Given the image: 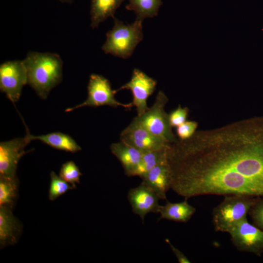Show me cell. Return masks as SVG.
<instances>
[{"label":"cell","mask_w":263,"mask_h":263,"mask_svg":"<svg viewBox=\"0 0 263 263\" xmlns=\"http://www.w3.org/2000/svg\"><path fill=\"white\" fill-rule=\"evenodd\" d=\"M170 188L204 195L263 197V115L200 131L167 149Z\"/></svg>","instance_id":"6da1fadb"},{"label":"cell","mask_w":263,"mask_h":263,"mask_svg":"<svg viewBox=\"0 0 263 263\" xmlns=\"http://www.w3.org/2000/svg\"><path fill=\"white\" fill-rule=\"evenodd\" d=\"M27 74V84L42 99L62 79L63 61L57 54L29 52L22 60Z\"/></svg>","instance_id":"7a4b0ae2"},{"label":"cell","mask_w":263,"mask_h":263,"mask_svg":"<svg viewBox=\"0 0 263 263\" xmlns=\"http://www.w3.org/2000/svg\"><path fill=\"white\" fill-rule=\"evenodd\" d=\"M114 25L106 34V40L102 47L105 54L127 59L143 38L142 21L135 19L132 24H125L113 18Z\"/></svg>","instance_id":"3957f363"},{"label":"cell","mask_w":263,"mask_h":263,"mask_svg":"<svg viewBox=\"0 0 263 263\" xmlns=\"http://www.w3.org/2000/svg\"><path fill=\"white\" fill-rule=\"evenodd\" d=\"M257 197L244 195H225L212 210V222L217 232H227L246 218Z\"/></svg>","instance_id":"277c9868"},{"label":"cell","mask_w":263,"mask_h":263,"mask_svg":"<svg viewBox=\"0 0 263 263\" xmlns=\"http://www.w3.org/2000/svg\"><path fill=\"white\" fill-rule=\"evenodd\" d=\"M168 98L165 93L160 91L153 105L144 113L134 119L157 137L169 144L177 139L172 131L169 121V114L165 111Z\"/></svg>","instance_id":"5b68a950"},{"label":"cell","mask_w":263,"mask_h":263,"mask_svg":"<svg viewBox=\"0 0 263 263\" xmlns=\"http://www.w3.org/2000/svg\"><path fill=\"white\" fill-rule=\"evenodd\" d=\"M117 92V90L112 89L108 79L101 75L92 74L88 85L87 98L74 107L67 108L65 112H70L86 106L96 107L107 105L113 108L122 107L125 108L133 107L132 102L124 104L118 101L115 98Z\"/></svg>","instance_id":"8992f818"},{"label":"cell","mask_w":263,"mask_h":263,"mask_svg":"<svg viewBox=\"0 0 263 263\" xmlns=\"http://www.w3.org/2000/svg\"><path fill=\"white\" fill-rule=\"evenodd\" d=\"M26 84L27 70L23 60L7 61L0 65V89L12 103L19 100Z\"/></svg>","instance_id":"52a82bcc"},{"label":"cell","mask_w":263,"mask_h":263,"mask_svg":"<svg viewBox=\"0 0 263 263\" xmlns=\"http://www.w3.org/2000/svg\"><path fill=\"white\" fill-rule=\"evenodd\" d=\"M234 246L240 251L260 257L263 252V230L250 224L247 218L228 232Z\"/></svg>","instance_id":"ba28073f"},{"label":"cell","mask_w":263,"mask_h":263,"mask_svg":"<svg viewBox=\"0 0 263 263\" xmlns=\"http://www.w3.org/2000/svg\"><path fill=\"white\" fill-rule=\"evenodd\" d=\"M120 139L142 153L164 150L170 144L152 134L134 119L121 132Z\"/></svg>","instance_id":"9c48e42d"},{"label":"cell","mask_w":263,"mask_h":263,"mask_svg":"<svg viewBox=\"0 0 263 263\" xmlns=\"http://www.w3.org/2000/svg\"><path fill=\"white\" fill-rule=\"evenodd\" d=\"M156 84L154 79L140 70L134 69L130 80L116 90L117 92L124 89L131 91L133 96L132 103L133 107H136L139 116L149 109L147 100L155 91Z\"/></svg>","instance_id":"30bf717a"},{"label":"cell","mask_w":263,"mask_h":263,"mask_svg":"<svg viewBox=\"0 0 263 263\" xmlns=\"http://www.w3.org/2000/svg\"><path fill=\"white\" fill-rule=\"evenodd\" d=\"M31 141L26 135L0 143V177L14 178L17 177L18 163L26 151L25 147Z\"/></svg>","instance_id":"8fae6325"},{"label":"cell","mask_w":263,"mask_h":263,"mask_svg":"<svg viewBox=\"0 0 263 263\" xmlns=\"http://www.w3.org/2000/svg\"><path fill=\"white\" fill-rule=\"evenodd\" d=\"M127 198L133 212L138 215L143 222L148 213H158L160 199L143 182L138 187L129 190Z\"/></svg>","instance_id":"7c38bea8"},{"label":"cell","mask_w":263,"mask_h":263,"mask_svg":"<svg viewBox=\"0 0 263 263\" xmlns=\"http://www.w3.org/2000/svg\"><path fill=\"white\" fill-rule=\"evenodd\" d=\"M141 178L160 199L167 200V192L171 186L170 172L167 156L165 160L155 166Z\"/></svg>","instance_id":"4fadbf2b"},{"label":"cell","mask_w":263,"mask_h":263,"mask_svg":"<svg viewBox=\"0 0 263 263\" xmlns=\"http://www.w3.org/2000/svg\"><path fill=\"white\" fill-rule=\"evenodd\" d=\"M13 209L0 207V248L14 245L21 235L22 226L12 213Z\"/></svg>","instance_id":"5bb4252c"},{"label":"cell","mask_w":263,"mask_h":263,"mask_svg":"<svg viewBox=\"0 0 263 263\" xmlns=\"http://www.w3.org/2000/svg\"><path fill=\"white\" fill-rule=\"evenodd\" d=\"M112 153L121 163L125 174L133 176L143 153L132 146L120 141L111 145Z\"/></svg>","instance_id":"9a60e30c"},{"label":"cell","mask_w":263,"mask_h":263,"mask_svg":"<svg viewBox=\"0 0 263 263\" xmlns=\"http://www.w3.org/2000/svg\"><path fill=\"white\" fill-rule=\"evenodd\" d=\"M195 212V207L189 204L186 198L178 203H171L167 200L165 205L160 206L158 210L160 219L181 223L188 222Z\"/></svg>","instance_id":"2e32d148"},{"label":"cell","mask_w":263,"mask_h":263,"mask_svg":"<svg viewBox=\"0 0 263 263\" xmlns=\"http://www.w3.org/2000/svg\"><path fill=\"white\" fill-rule=\"evenodd\" d=\"M26 131V135L31 141L38 140L53 148L73 153L81 150V147L73 138L65 133L54 132L45 135L35 136L30 134L27 127Z\"/></svg>","instance_id":"e0dca14e"},{"label":"cell","mask_w":263,"mask_h":263,"mask_svg":"<svg viewBox=\"0 0 263 263\" xmlns=\"http://www.w3.org/2000/svg\"><path fill=\"white\" fill-rule=\"evenodd\" d=\"M124 0H91V27L93 29L97 28L100 23L108 18H114L116 10Z\"/></svg>","instance_id":"ac0fdd59"},{"label":"cell","mask_w":263,"mask_h":263,"mask_svg":"<svg viewBox=\"0 0 263 263\" xmlns=\"http://www.w3.org/2000/svg\"><path fill=\"white\" fill-rule=\"evenodd\" d=\"M162 4L161 0H129L126 8L134 12L136 19L143 21L156 16Z\"/></svg>","instance_id":"d6986e66"},{"label":"cell","mask_w":263,"mask_h":263,"mask_svg":"<svg viewBox=\"0 0 263 263\" xmlns=\"http://www.w3.org/2000/svg\"><path fill=\"white\" fill-rule=\"evenodd\" d=\"M19 181L14 178L0 177V207L13 209L18 195Z\"/></svg>","instance_id":"ffe728a7"},{"label":"cell","mask_w":263,"mask_h":263,"mask_svg":"<svg viewBox=\"0 0 263 263\" xmlns=\"http://www.w3.org/2000/svg\"><path fill=\"white\" fill-rule=\"evenodd\" d=\"M167 149L143 153L133 176H137L141 178L155 166L165 160Z\"/></svg>","instance_id":"44dd1931"},{"label":"cell","mask_w":263,"mask_h":263,"mask_svg":"<svg viewBox=\"0 0 263 263\" xmlns=\"http://www.w3.org/2000/svg\"><path fill=\"white\" fill-rule=\"evenodd\" d=\"M50 179L48 195L50 201H54L69 190L75 189L71 184L57 175L54 171H51L50 173Z\"/></svg>","instance_id":"7402d4cb"},{"label":"cell","mask_w":263,"mask_h":263,"mask_svg":"<svg viewBox=\"0 0 263 263\" xmlns=\"http://www.w3.org/2000/svg\"><path fill=\"white\" fill-rule=\"evenodd\" d=\"M59 176L75 189L76 184L80 183L82 173L75 162L69 161L62 165Z\"/></svg>","instance_id":"603a6c76"},{"label":"cell","mask_w":263,"mask_h":263,"mask_svg":"<svg viewBox=\"0 0 263 263\" xmlns=\"http://www.w3.org/2000/svg\"><path fill=\"white\" fill-rule=\"evenodd\" d=\"M248 214L253 225L263 230V197H257Z\"/></svg>","instance_id":"cb8c5ba5"},{"label":"cell","mask_w":263,"mask_h":263,"mask_svg":"<svg viewBox=\"0 0 263 263\" xmlns=\"http://www.w3.org/2000/svg\"><path fill=\"white\" fill-rule=\"evenodd\" d=\"M188 113V110L187 108H182L179 106L176 109L169 114V121L171 126L177 127L185 122Z\"/></svg>","instance_id":"d4e9b609"},{"label":"cell","mask_w":263,"mask_h":263,"mask_svg":"<svg viewBox=\"0 0 263 263\" xmlns=\"http://www.w3.org/2000/svg\"><path fill=\"white\" fill-rule=\"evenodd\" d=\"M197 126L198 124L195 121H186L177 127V134L180 139L189 138L195 132Z\"/></svg>","instance_id":"484cf974"},{"label":"cell","mask_w":263,"mask_h":263,"mask_svg":"<svg viewBox=\"0 0 263 263\" xmlns=\"http://www.w3.org/2000/svg\"><path fill=\"white\" fill-rule=\"evenodd\" d=\"M165 241L168 244L173 253L174 254L178 262L179 263H190V261L187 257L180 250L173 245L169 239H166Z\"/></svg>","instance_id":"4316f807"},{"label":"cell","mask_w":263,"mask_h":263,"mask_svg":"<svg viewBox=\"0 0 263 263\" xmlns=\"http://www.w3.org/2000/svg\"><path fill=\"white\" fill-rule=\"evenodd\" d=\"M60 1L62 2H66V3H72V1L71 0H59Z\"/></svg>","instance_id":"83f0119b"}]
</instances>
